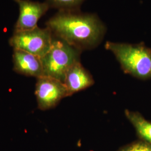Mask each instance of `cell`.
Masks as SVG:
<instances>
[{"label":"cell","mask_w":151,"mask_h":151,"mask_svg":"<svg viewBox=\"0 0 151 151\" xmlns=\"http://www.w3.org/2000/svg\"><path fill=\"white\" fill-rule=\"evenodd\" d=\"M63 83L67 88L68 96H70L91 86L94 83V80L91 74L78 61L67 71Z\"/></svg>","instance_id":"8"},{"label":"cell","mask_w":151,"mask_h":151,"mask_svg":"<svg viewBox=\"0 0 151 151\" xmlns=\"http://www.w3.org/2000/svg\"><path fill=\"white\" fill-rule=\"evenodd\" d=\"M80 53L65 41L54 38L48 53L42 58L44 76L63 82L67 71L80 61Z\"/></svg>","instance_id":"3"},{"label":"cell","mask_w":151,"mask_h":151,"mask_svg":"<svg viewBox=\"0 0 151 151\" xmlns=\"http://www.w3.org/2000/svg\"><path fill=\"white\" fill-rule=\"evenodd\" d=\"M19 6V16L15 26V32H22L38 27L39 20L49 9L46 2L30 0H14Z\"/></svg>","instance_id":"6"},{"label":"cell","mask_w":151,"mask_h":151,"mask_svg":"<svg viewBox=\"0 0 151 151\" xmlns=\"http://www.w3.org/2000/svg\"><path fill=\"white\" fill-rule=\"evenodd\" d=\"M118 151H151V145L140 140L125 146Z\"/></svg>","instance_id":"11"},{"label":"cell","mask_w":151,"mask_h":151,"mask_svg":"<svg viewBox=\"0 0 151 151\" xmlns=\"http://www.w3.org/2000/svg\"><path fill=\"white\" fill-rule=\"evenodd\" d=\"M85 0H47L49 8L60 9V11H77Z\"/></svg>","instance_id":"10"},{"label":"cell","mask_w":151,"mask_h":151,"mask_svg":"<svg viewBox=\"0 0 151 151\" xmlns=\"http://www.w3.org/2000/svg\"><path fill=\"white\" fill-rule=\"evenodd\" d=\"M53 33L48 27H39L22 32H14L9 43L14 49L25 51L43 58L48 53L53 40Z\"/></svg>","instance_id":"4"},{"label":"cell","mask_w":151,"mask_h":151,"mask_svg":"<svg viewBox=\"0 0 151 151\" xmlns=\"http://www.w3.org/2000/svg\"><path fill=\"white\" fill-rule=\"evenodd\" d=\"M105 48L113 53L127 73L142 80L151 79V49L143 44L107 42Z\"/></svg>","instance_id":"2"},{"label":"cell","mask_w":151,"mask_h":151,"mask_svg":"<svg viewBox=\"0 0 151 151\" xmlns=\"http://www.w3.org/2000/svg\"><path fill=\"white\" fill-rule=\"evenodd\" d=\"M127 119L134 127L142 140L151 145V122L146 120L139 113L125 110Z\"/></svg>","instance_id":"9"},{"label":"cell","mask_w":151,"mask_h":151,"mask_svg":"<svg viewBox=\"0 0 151 151\" xmlns=\"http://www.w3.org/2000/svg\"><path fill=\"white\" fill-rule=\"evenodd\" d=\"M35 95L39 108L47 110L54 108L68 93L63 82L43 76L38 78Z\"/></svg>","instance_id":"5"},{"label":"cell","mask_w":151,"mask_h":151,"mask_svg":"<svg viewBox=\"0 0 151 151\" xmlns=\"http://www.w3.org/2000/svg\"><path fill=\"white\" fill-rule=\"evenodd\" d=\"M14 70L24 75L39 78L44 76L42 58L25 51L14 49Z\"/></svg>","instance_id":"7"},{"label":"cell","mask_w":151,"mask_h":151,"mask_svg":"<svg viewBox=\"0 0 151 151\" xmlns=\"http://www.w3.org/2000/svg\"><path fill=\"white\" fill-rule=\"evenodd\" d=\"M47 27L57 38L81 51L97 46L105 32L97 16L77 11H60L47 22Z\"/></svg>","instance_id":"1"}]
</instances>
